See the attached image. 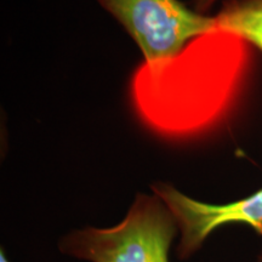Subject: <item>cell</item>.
I'll use <instances>...</instances> for the list:
<instances>
[{"label": "cell", "mask_w": 262, "mask_h": 262, "mask_svg": "<svg viewBox=\"0 0 262 262\" xmlns=\"http://www.w3.org/2000/svg\"><path fill=\"white\" fill-rule=\"evenodd\" d=\"M248 45L217 28L192 39L172 57L141 63L130 85L137 114L168 139L210 130L228 116L244 89L251 64Z\"/></svg>", "instance_id": "cell-1"}, {"label": "cell", "mask_w": 262, "mask_h": 262, "mask_svg": "<svg viewBox=\"0 0 262 262\" xmlns=\"http://www.w3.org/2000/svg\"><path fill=\"white\" fill-rule=\"evenodd\" d=\"M0 262H10L8 260V257H6V255L4 253V250L2 249V253H0Z\"/></svg>", "instance_id": "cell-7"}, {"label": "cell", "mask_w": 262, "mask_h": 262, "mask_svg": "<svg viewBox=\"0 0 262 262\" xmlns=\"http://www.w3.org/2000/svg\"><path fill=\"white\" fill-rule=\"evenodd\" d=\"M178 231L175 216L158 195L139 193L119 224L75 229L61 239L58 249L86 262H170Z\"/></svg>", "instance_id": "cell-2"}, {"label": "cell", "mask_w": 262, "mask_h": 262, "mask_svg": "<svg viewBox=\"0 0 262 262\" xmlns=\"http://www.w3.org/2000/svg\"><path fill=\"white\" fill-rule=\"evenodd\" d=\"M150 188L175 216L180 231L176 255L181 261L193 256L206 238L225 225H249L262 234V189L237 202L209 204L183 194L165 182L153 183Z\"/></svg>", "instance_id": "cell-4"}, {"label": "cell", "mask_w": 262, "mask_h": 262, "mask_svg": "<svg viewBox=\"0 0 262 262\" xmlns=\"http://www.w3.org/2000/svg\"><path fill=\"white\" fill-rule=\"evenodd\" d=\"M257 262H262V251L260 254H258V256H257Z\"/></svg>", "instance_id": "cell-8"}, {"label": "cell", "mask_w": 262, "mask_h": 262, "mask_svg": "<svg viewBox=\"0 0 262 262\" xmlns=\"http://www.w3.org/2000/svg\"><path fill=\"white\" fill-rule=\"evenodd\" d=\"M136 41L145 62L172 57L199 35L212 32L215 17L191 10L180 0H97Z\"/></svg>", "instance_id": "cell-3"}, {"label": "cell", "mask_w": 262, "mask_h": 262, "mask_svg": "<svg viewBox=\"0 0 262 262\" xmlns=\"http://www.w3.org/2000/svg\"><path fill=\"white\" fill-rule=\"evenodd\" d=\"M214 17L219 29L233 33L262 51V0H226Z\"/></svg>", "instance_id": "cell-5"}, {"label": "cell", "mask_w": 262, "mask_h": 262, "mask_svg": "<svg viewBox=\"0 0 262 262\" xmlns=\"http://www.w3.org/2000/svg\"><path fill=\"white\" fill-rule=\"evenodd\" d=\"M215 2L216 0H193L192 4L196 12L204 14V12L208 11V10L215 4Z\"/></svg>", "instance_id": "cell-6"}]
</instances>
